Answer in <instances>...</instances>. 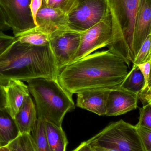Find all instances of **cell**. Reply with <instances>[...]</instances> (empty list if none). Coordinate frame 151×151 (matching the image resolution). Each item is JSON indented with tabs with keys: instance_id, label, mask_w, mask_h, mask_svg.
I'll use <instances>...</instances> for the list:
<instances>
[{
	"instance_id": "cell-23",
	"label": "cell",
	"mask_w": 151,
	"mask_h": 151,
	"mask_svg": "<svg viewBox=\"0 0 151 151\" xmlns=\"http://www.w3.org/2000/svg\"><path fill=\"white\" fill-rule=\"evenodd\" d=\"M151 58V34H150L141 46L134 60L133 66L146 63Z\"/></svg>"
},
{
	"instance_id": "cell-1",
	"label": "cell",
	"mask_w": 151,
	"mask_h": 151,
	"mask_svg": "<svg viewBox=\"0 0 151 151\" xmlns=\"http://www.w3.org/2000/svg\"><path fill=\"white\" fill-rule=\"evenodd\" d=\"M126 61L110 50L90 54L61 70L58 80L72 95L94 88H120L128 74Z\"/></svg>"
},
{
	"instance_id": "cell-24",
	"label": "cell",
	"mask_w": 151,
	"mask_h": 151,
	"mask_svg": "<svg viewBox=\"0 0 151 151\" xmlns=\"http://www.w3.org/2000/svg\"><path fill=\"white\" fill-rule=\"evenodd\" d=\"M136 126L151 129V105H144L140 108L139 122Z\"/></svg>"
},
{
	"instance_id": "cell-5",
	"label": "cell",
	"mask_w": 151,
	"mask_h": 151,
	"mask_svg": "<svg viewBox=\"0 0 151 151\" xmlns=\"http://www.w3.org/2000/svg\"><path fill=\"white\" fill-rule=\"evenodd\" d=\"M86 142L91 146L118 151H145L136 126L122 120L112 122Z\"/></svg>"
},
{
	"instance_id": "cell-17",
	"label": "cell",
	"mask_w": 151,
	"mask_h": 151,
	"mask_svg": "<svg viewBox=\"0 0 151 151\" xmlns=\"http://www.w3.org/2000/svg\"><path fill=\"white\" fill-rule=\"evenodd\" d=\"M45 129L47 140L51 151H66L68 141L62 127L46 122Z\"/></svg>"
},
{
	"instance_id": "cell-19",
	"label": "cell",
	"mask_w": 151,
	"mask_h": 151,
	"mask_svg": "<svg viewBox=\"0 0 151 151\" xmlns=\"http://www.w3.org/2000/svg\"><path fill=\"white\" fill-rule=\"evenodd\" d=\"M144 83V78L139 68L133 66L120 88L138 95L142 90Z\"/></svg>"
},
{
	"instance_id": "cell-28",
	"label": "cell",
	"mask_w": 151,
	"mask_h": 151,
	"mask_svg": "<svg viewBox=\"0 0 151 151\" xmlns=\"http://www.w3.org/2000/svg\"><path fill=\"white\" fill-rule=\"evenodd\" d=\"M42 2H43V0H31L30 8H31L32 14L36 26H37L36 23V15L38 11L42 5Z\"/></svg>"
},
{
	"instance_id": "cell-8",
	"label": "cell",
	"mask_w": 151,
	"mask_h": 151,
	"mask_svg": "<svg viewBox=\"0 0 151 151\" xmlns=\"http://www.w3.org/2000/svg\"><path fill=\"white\" fill-rule=\"evenodd\" d=\"M31 0H0L14 36L36 27L30 8Z\"/></svg>"
},
{
	"instance_id": "cell-15",
	"label": "cell",
	"mask_w": 151,
	"mask_h": 151,
	"mask_svg": "<svg viewBox=\"0 0 151 151\" xmlns=\"http://www.w3.org/2000/svg\"><path fill=\"white\" fill-rule=\"evenodd\" d=\"M14 119L20 134L31 133L38 117L36 106L30 96L27 98Z\"/></svg>"
},
{
	"instance_id": "cell-22",
	"label": "cell",
	"mask_w": 151,
	"mask_h": 151,
	"mask_svg": "<svg viewBox=\"0 0 151 151\" xmlns=\"http://www.w3.org/2000/svg\"><path fill=\"white\" fill-rule=\"evenodd\" d=\"M79 0H43L47 6L59 9L67 15L76 8Z\"/></svg>"
},
{
	"instance_id": "cell-21",
	"label": "cell",
	"mask_w": 151,
	"mask_h": 151,
	"mask_svg": "<svg viewBox=\"0 0 151 151\" xmlns=\"http://www.w3.org/2000/svg\"><path fill=\"white\" fill-rule=\"evenodd\" d=\"M6 146L10 151H37L30 134H20Z\"/></svg>"
},
{
	"instance_id": "cell-13",
	"label": "cell",
	"mask_w": 151,
	"mask_h": 151,
	"mask_svg": "<svg viewBox=\"0 0 151 151\" xmlns=\"http://www.w3.org/2000/svg\"><path fill=\"white\" fill-rule=\"evenodd\" d=\"M111 89L94 88L76 93V106L92 112L99 116L105 115L106 103Z\"/></svg>"
},
{
	"instance_id": "cell-4",
	"label": "cell",
	"mask_w": 151,
	"mask_h": 151,
	"mask_svg": "<svg viewBox=\"0 0 151 151\" xmlns=\"http://www.w3.org/2000/svg\"><path fill=\"white\" fill-rule=\"evenodd\" d=\"M111 13L112 35L109 50L129 66L134 60L133 40L140 0H106Z\"/></svg>"
},
{
	"instance_id": "cell-30",
	"label": "cell",
	"mask_w": 151,
	"mask_h": 151,
	"mask_svg": "<svg viewBox=\"0 0 151 151\" xmlns=\"http://www.w3.org/2000/svg\"><path fill=\"white\" fill-rule=\"evenodd\" d=\"M138 97L143 105H151V85L146 91L139 93Z\"/></svg>"
},
{
	"instance_id": "cell-26",
	"label": "cell",
	"mask_w": 151,
	"mask_h": 151,
	"mask_svg": "<svg viewBox=\"0 0 151 151\" xmlns=\"http://www.w3.org/2000/svg\"><path fill=\"white\" fill-rule=\"evenodd\" d=\"M144 78V85L140 93L146 91L149 87V79L151 72V58L146 63L137 65Z\"/></svg>"
},
{
	"instance_id": "cell-32",
	"label": "cell",
	"mask_w": 151,
	"mask_h": 151,
	"mask_svg": "<svg viewBox=\"0 0 151 151\" xmlns=\"http://www.w3.org/2000/svg\"><path fill=\"white\" fill-rule=\"evenodd\" d=\"M72 151H95L93 148L88 144L87 142L81 143L77 148Z\"/></svg>"
},
{
	"instance_id": "cell-27",
	"label": "cell",
	"mask_w": 151,
	"mask_h": 151,
	"mask_svg": "<svg viewBox=\"0 0 151 151\" xmlns=\"http://www.w3.org/2000/svg\"><path fill=\"white\" fill-rule=\"evenodd\" d=\"M14 41V37L7 35L3 32H0V55L8 48Z\"/></svg>"
},
{
	"instance_id": "cell-16",
	"label": "cell",
	"mask_w": 151,
	"mask_h": 151,
	"mask_svg": "<svg viewBox=\"0 0 151 151\" xmlns=\"http://www.w3.org/2000/svg\"><path fill=\"white\" fill-rule=\"evenodd\" d=\"M20 134L15 119L6 109H0V147L7 146Z\"/></svg>"
},
{
	"instance_id": "cell-12",
	"label": "cell",
	"mask_w": 151,
	"mask_h": 151,
	"mask_svg": "<svg viewBox=\"0 0 151 151\" xmlns=\"http://www.w3.org/2000/svg\"><path fill=\"white\" fill-rule=\"evenodd\" d=\"M150 34H151V0H140L136 17L133 40L134 60L144 42Z\"/></svg>"
},
{
	"instance_id": "cell-25",
	"label": "cell",
	"mask_w": 151,
	"mask_h": 151,
	"mask_svg": "<svg viewBox=\"0 0 151 151\" xmlns=\"http://www.w3.org/2000/svg\"><path fill=\"white\" fill-rule=\"evenodd\" d=\"M145 151H151V129L135 126Z\"/></svg>"
},
{
	"instance_id": "cell-7",
	"label": "cell",
	"mask_w": 151,
	"mask_h": 151,
	"mask_svg": "<svg viewBox=\"0 0 151 151\" xmlns=\"http://www.w3.org/2000/svg\"><path fill=\"white\" fill-rule=\"evenodd\" d=\"M108 10L106 0H79L68 15L70 28L78 32L86 31L100 22Z\"/></svg>"
},
{
	"instance_id": "cell-18",
	"label": "cell",
	"mask_w": 151,
	"mask_h": 151,
	"mask_svg": "<svg viewBox=\"0 0 151 151\" xmlns=\"http://www.w3.org/2000/svg\"><path fill=\"white\" fill-rule=\"evenodd\" d=\"M14 37L15 40L21 43L32 46H45L49 45V36L40 31L37 26Z\"/></svg>"
},
{
	"instance_id": "cell-11",
	"label": "cell",
	"mask_w": 151,
	"mask_h": 151,
	"mask_svg": "<svg viewBox=\"0 0 151 151\" xmlns=\"http://www.w3.org/2000/svg\"><path fill=\"white\" fill-rule=\"evenodd\" d=\"M138 95L122 88L111 90L106 103V116H116L138 107Z\"/></svg>"
},
{
	"instance_id": "cell-3",
	"label": "cell",
	"mask_w": 151,
	"mask_h": 151,
	"mask_svg": "<svg viewBox=\"0 0 151 151\" xmlns=\"http://www.w3.org/2000/svg\"><path fill=\"white\" fill-rule=\"evenodd\" d=\"M27 82L35 100L38 118L62 127L65 114L75 108L73 95L61 86L58 79L38 78Z\"/></svg>"
},
{
	"instance_id": "cell-35",
	"label": "cell",
	"mask_w": 151,
	"mask_h": 151,
	"mask_svg": "<svg viewBox=\"0 0 151 151\" xmlns=\"http://www.w3.org/2000/svg\"><path fill=\"white\" fill-rule=\"evenodd\" d=\"M149 87L151 85V72H150V79H149Z\"/></svg>"
},
{
	"instance_id": "cell-20",
	"label": "cell",
	"mask_w": 151,
	"mask_h": 151,
	"mask_svg": "<svg viewBox=\"0 0 151 151\" xmlns=\"http://www.w3.org/2000/svg\"><path fill=\"white\" fill-rule=\"evenodd\" d=\"M45 122L42 118H38L30 133L37 151H51L46 137Z\"/></svg>"
},
{
	"instance_id": "cell-34",
	"label": "cell",
	"mask_w": 151,
	"mask_h": 151,
	"mask_svg": "<svg viewBox=\"0 0 151 151\" xmlns=\"http://www.w3.org/2000/svg\"><path fill=\"white\" fill-rule=\"evenodd\" d=\"M0 151H10L7 146L0 147Z\"/></svg>"
},
{
	"instance_id": "cell-33",
	"label": "cell",
	"mask_w": 151,
	"mask_h": 151,
	"mask_svg": "<svg viewBox=\"0 0 151 151\" xmlns=\"http://www.w3.org/2000/svg\"><path fill=\"white\" fill-rule=\"evenodd\" d=\"M95 151H118L112 149L103 148V147H98V146H91Z\"/></svg>"
},
{
	"instance_id": "cell-29",
	"label": "cell",
	"mask_w": 151,
	"mask_h": 151,
	"mask_svg": "<svg viewBox=\"0 0 151 151\" xmlns=\"http://www.w3.org/2000/svg\"><path fill=\"white\" fill-rule=\"evenodd\" d=\"M11 29L6 16L0 6V32H3Z\"/></svg>"
},
{
	"instance_id": "cell-2",
	"label": "cell",
	"mask_w": 151,
	"mask_h": 151,
	"mask_svg": "<svg viewBox=\"0 0 151 151\" xmlns=\"http://www.w3.org/2000/svg\"><path fill=\"white\" fill-rule=\"evenodd\" d=\"M59 73L49 45L32 46L15 39L0 55V83L4 86L10 80L58 79Z\"/></svg>"
},
{
	"instance_id": "cell-14",
	"label": "cell",
	"mask_w": 151,
	"mask_h": 151,
	"mask_svg": "<svg viewBox=\"0 0 151 151\" xmlns=\"http://www.w3.org/2000/svg\"><path fill=\"white\" fill-rule=\"evenodd\" d=\"M4 87L5 109L14 119L27 98L30 96L29 88L27 85L19 80H10Z\"/></svg>"
},
{
	"instance_id": "cell-6",
	"label": "cell",
	"mask_w": 151,
	"mask_h": 151,
	"mask_svg": "<svg viewBox=\"0 0 151 151\" xmlns=\"http://www.w3.org/2000/svg\"><path fill=\"white\" fill-rule=\"evenodd\" d=\"M112 35L111 17L108 9L100 22L81 32L79 48L70 63L90 55L99 49L108 47L111 43Z\"/></svg>"
},
{
	"instance_id": "cell-31",
	"label": "cell",
	"mask_w": 151,
	"mask_h": 151,
	"mask_svg": "<svg viewBox=\"0 0 151 151\" xmlns=\"http://www.w3.org/2000/svg\"><path fill=\"white\" fill-rule=\"evenodd\" d=\"M6 95L4 87L0 83V109H5Z\"/></svg>"
},
{
	"instance_id": "cell-10",
	"label": "cell",
	"mask_w": 151,
	"mask_h": 151,
	"mask_svg": "<svg viewBox=\"0 0 151 151\" xmlns=\"http://www.w3.org/2000/svg\"><path fill=\"white\" fill-rule=\"evenodd\" d=\"M36 23L37 28L50 38L72 30L69 27L68 15L59 9L47 6L43 2L37 12Z\"/></svg>"
},
{
	"instance_id": "cell-9",
	"label": "cell",
	"mask_w": 151,
	"mask_h": 151,
	"mask_svg": "<svg viewBox=\"0 0 151 151\" xmlns=\"http://www.w3.org/2000/svg\"><path fill=\"white\" fill-rule=\"evenodd\" d=\"M81 34V32L70 30L50 38V47L60 73L71 63L79 48Z\"/></svg>"
}]
</instances>
